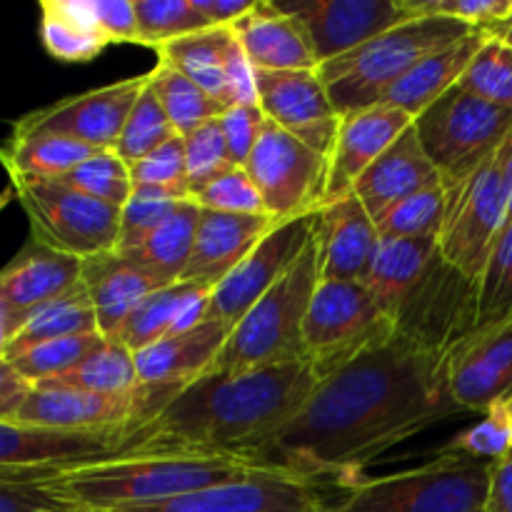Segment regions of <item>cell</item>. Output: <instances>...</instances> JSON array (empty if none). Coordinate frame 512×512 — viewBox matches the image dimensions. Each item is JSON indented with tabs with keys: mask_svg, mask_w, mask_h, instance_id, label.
<instances>
[{
	"mask_svg": "<svg viewBox=\"0 0 512 512\" xmlns=\"http://www.w3.org/2000/svg\"><path fill=\"white\" fill-rule=\"evenodd\" d=\"M448 353L395 320L385 338L318 380L258 463L348 490L370 463L460 413L448 393Z\"/></svg>",
	"mask_w": 512,
	"mask_h": 512,
	"instance_id": "obj_1",
	"label": "cell"
},
{
	"mask_svg": "<svg viewBox=\"0 0 512 512\" xmlns=\"http://www.w3.org/2000/svg\"><path fill=\"white\" fill-rule=\"evenodd\" d=\"M310 360L205 373L125 433L118 455H198L258 463L265 445L298 415L318 385Z\"/></svg>",
	"mask_w": 512,
	"mask_h": 512,
	"instance_id": "obj_2",
	"label": "cell"
},
{
	"mask_svg": "<svg viewBox=\"0 0 512 512\" xmlns=\"http://www.w3.org/2000/svg\"><path fill=\"white\" fill-rule=\"evenodd\" d=\"M258 468H263V463L243 458L113 455V458L75 465L53 478V483L75 508L105 512L183 498L198 490L245 478Z\"/></svg>",
	"mask_w": 512,
	"mask_h": 512,
	"instance_id": "obj_3",
	"label": "cell"
},
{
	"mask_svg": "<svg viewBox=\"0 0 512 512\" xmlns=\"http://www.w3.org/2000/svg\"><path fill=\"white\" fill-rule=\"evenodd\" d=\"M473 25L448 18H413L350 53L318 65L320 80L340 115L383 103L388 90L425 55L473 35Z\"/></svg>",
	"mask_w": 512,
	"mask_h": 512,
	"instance_id": "obj_4",
	"label": "cell"
},
{
	"mask_svg": "<svg viewBox=\"0 0 512 512\" xmlns=\"http://www.w3.org/2000/svg\"><path fill=\"white\" fill-rule=\"evenodd\" d=\"M318 283V243L313 235L293 268L230 330L208 373H245L303 360V325Z\"/></svg>",
	"mask_w": 512,
	"mask_h": 512,
	"instance_id": "obj_5",
	"label": "cell"
},
{
	"mask_svg": "<svg viewBox=\"0 0 512 512\" xmlns=\"http://www.w3.org/2000/svg\"><path fill=\"white\" fill-rule=\"evenodd\" d=\"M490 465L440 453L418 468L363 478L325 512H488Z\"/></svg>",
	"mask_w": 512,
	"mask_h": 512,
	"instance_id": "obj_6",
	"label": "cell"
},
{
	"mask_svg": "<svg viewBox=\"0 0 512 512\" xmlns=\"http://www.w3.org/2000/svg\"><path fill=\"white\" fill-rule=\"evenodd\" d=\"M15 200L30 220V238L58 253L88 260L118 250L120 210L58 178L8 175Z\"/></svg>",
	"mask_w": 512,
	"mask_h": 512,
	"instance_id": "obj_7",
	"label": "cell"
},
{
	"mask_svg": "<svg viewBox=\"0 0 512 512\" xmlns=\"http://www.w3.org/2000/svg\"><path fill=\"white\" fill-rule=\"evenodd\" d=\"M413 125L443 185H453L498 153L512 130V110L455 85Z\"/></svg>",
	"mask_w": 512,
	"mask_h": 512,
	"instance_id": "obj_8",
	"label": "cell"
},
{
	"mask_svg": "<svg viewBox=\"0 0 512 512\" xmlns=\"http://www.w3.org/2000/svg\"><path fill=\"white\" fill-rule=\"evenodd\" d=\"M395 328V315L363 283H318L303 325L305 360L325 378Z\"/></svg>",
	"mask_w": 512,
	"mask_h": 512,
	"instance_id": "obj_9",
	"label": "cell"
},
{
	"mask_svg": "<svg viewBox=\"0 0 512 512\" xmlns=\"http://www.w3.org/2000/svg\"><path fill=\"white\" fill-rule=\"evenodd\" d=\"M448 208H445L443 230L438 235L440 258L460 278L475 285L490 258V250L498 243L500 233L508 225V188L498 153L480 165L468 178L445 185Z\"/></svg>",
	"mask_w": 512,
	"mask_h": 512,
	"instance_id": "obj_10",
	"label": "cell"
},
{
	"mask_svg": "<svg viewBox=\"0 0 512 512\" xmlns=\"http://www.w3.org/2000/svg\"><path fill=\"white\" fill-rule=\"evenodd\" d=\"M245 170L258 188L265 213L278 223L313 215L328 203V155L268 118Z\"/></svg>",
	"mask_w": 512,
	"mask_h": 512,
	"instance_id": "obj_11",
	"label": "cell"
},
{
	"mask_svg": "<svg viewBox=\"0 0 512 512\" xmlns=\"http://www.w3.org/2000/svg\"><path fill=\"white\" fill-rule=\"evenodd\" d=\"M120 430H50L0 420V480H53L75 465L118 455Z\"/></svg>",
	"mask_w": 512,
	"mask_h": 512,
	"instance_id": "obj_12",
	"label": "cell"
},
{
	"mask_svg": "<svg viewBox=\"0 0 512 512\" xmlns=\"http://www.w3.org/2000/svg\"><path fill=\"white\" fill-rule=\"evenodd\" d=\"M318 213L303 218L283 220L275 225L253 253L228 275L220 285L210 290L205 318L233 330L245 313L293 268L315 235Z\"/></svg>",
	"mask_w": 512,
	"mask_h": 512,
	"instance_id": "obj_13",
	"label": "cell"
},
{
	"mask_svg": "<svg viewBox=\"0 0 512 512\" xmlns=\"http://www.w3.org/2000/svg\"><path fill=\"white\" fill-rule=\"evenodd\" d=\"M145 75L115 80L103 88L70 95L15 120L13 133H53L80 140L95 150H113L135 100L145 88Z\"/></svg>",
	"mask_w": 512,
	"mask_h": 512,
	"instance_id": "obj_14",
	"label": "cell"
},
{
	"mask_svg": "<svg viewBox=\"0 0 512 512\" xmlns=\"http://www.w3.org/2000/svg\"><path fill=\"white\" fill-rule=\"evenodd\" d=\"M328 503L313 483L270 465L215 488L198 490L158 505H130L105 512H325Z\"/></svg>",
	"mask_w": 512,
	"mask_h": 512,
	"instance_id": "obj_15",
	"label": "cell"
},
{
	"mask_svg": "<svg viewBox=\"0 0 512 512\" xmlns=\"http://www.w3.org/2000/svg\"><path fill=\"white\" fill-rule=\"evenodd\" d=\"M278 5L300 20L318 65L415 18L408 0H293Z\"/></svg>",
	"mask_w": 512,
	"mask_h": 512,
	"instance_id": "obj_16",
	"label": "cell"
},
{
	"mask_svg": "<svg viewBox=\"0 0 512 512\" xmlns=\"http://www.w3.org/2000/svg\"><path fill=\"white\" fill-rule=\"evenodd\" d=\"M258 105L268 120L323 155H333L343 115L318 70H253Z\"/></svg>",
	"mask_w": 512,
	"mask_h": 512,
	"instance_id": "obj_17",
	"label": "cell"
},
{
	"mask_svg": "<svg viewBox=\"0 0 512 512\" xmlns=\"http://www.w3.org/2000/svg\"><path fill=\"white\" fill-rule=\"evenodd\" d=\"M448 393L463 413L512 398V315L465 333L448 353Z\"/></svg>",
	"mask_w": 512,
	"mask_h": 512,
	"instance_id": "obj_18",
	"label": "cell"
},
{
	"mask_svg": "<svg viewBox=\"0 0 512 512\" xmlns=\"http://www.w3.org/2000/svg\"><path fill=\"white\" fill-rule=\"evenodd\" d=\"M80 275L83 260L30 238L0 270V315L8 335H13L35 310L73 290L80 283Z\"/></svg>",
	"mask_w": 512,
	"mask_h": 512,
	"instance_id": "obj_19",
	"label": "cell"
},
{
	"mask_svg": "<svg viewBox=\"0 0 512 512\" xmlns=\"http://www.w3.org/2000/svg\"><path fill=\"white\" fill-rule=\"evenodd\" d=\"M320 283H363L378 250V225L353 193L318 210L315 225Z\"/></svg>",
	"mask_w": 512,
	"mask_h": 512,
	"instance_id": "obj_20",
	"label": "cell"
},
{
	"mask_svg": "<svg viewBox=\"0 0 512 512\" xmlns=\"http://www.w3.org/2000/svg\"><path fill=\"white\" fill-rule=\"evenodd\" d=\"M278 225L268 213H200L193 255L185 268V283H198L213 290L223 283L255 245Z\"/></svg>",
	"mask_w": 512,
	"mask_h": 512,
	"instance_id": "obj_21",
	"label": "cell"
},
{
	"mask_svg": "<svg viewBox=\"0 0 512 512\" xmlns=\"http://www.w3.org/2000/svg\"><path fill=\"white\" fill-rule=\"evenodd\" d=\"M443 185L438 168L425 153L415 125H410L355 183L353 195L378 223L390 208L423 190Z\"/></svg>",
	"mask_w": 512,
	"mask_h": 512,
	"instance_id": "obj_22",
	"label": "cell"
},
{
	"mask_svg": "<svg viewBox=\"0 0 512 512\" xmlns=\"http://www.w3.org/2000/svg\"><path fill=\"white\" fill-rule=\"evenodd\" d=\"M413 125V118L390 105H373L345 115L330 155L328 203L353 193L360 175Z\"/></svg>",
	"mask_w": 512,
	"mask_h": 512,
	"instance_id": "obj_23",
	"label": "cell"
},
{
	"mask_svg": "<svg viewBox=\"0 0 512 512\" xmlns=\"http://www.w3.org/2000/svg\"><path fill=\"white\" fill-rule=\"evenodd\" d=\"M228 335L230 328L203 320L183 333H175L140 350L135 353L140 385L160 390L185 388L213 368Z\"/></svg>",
	"mask_w": 512,
	"mask_h": 512,
	"instance_id": "obj_24",
	"label": "cell"
},
{
	"mask_svg": "<svg viewBox=\"0 0 512 512\" xmlns=\"http://www.w3.org/2000/svg\"><path fill=\"white\" fill-rule=\"evenodd\" d=\"M230 30L253 70H318V58L300 20L273 0H258Z\"/></svg>",
	"mask_w": 512,
	"mask_h": 512,
	"instance_id": "obj_25",
	"label": "cell"
},
{
	"mask_svg": "<svg viewBox=\"0 0 512 512\" xmlns=\"http://www.w3.org/2000/svg\"><path fill=\"white\" fill-rule=\"evenodd\" d=\"M80 280L88 290L90 305H93L95 320H98V330L105 340L118 338L120 328L130 318V313L150 293L165 288L153 275L130 263L118 250L83 260Z\"/></svg>",
	"mask_w": 512,
	"mask_h": 512,
	"instance_id": "obj_26",
	"label": "cell"
},
{
	"mask_svg": "<svg viewBox=\"0 0 512 512\" xmlns=\"http://www.w3.org/2000/svg\"><path fill=\"white\" fill-rule=\"evenodd\" d=\"M208 298L210 288L198 283H185V280L158 288L130 313L115 340L125 345L130 353H140V350L150 348V345L160 343L170 335L183 333V330L203 323Z\"/></svg>",
	"mask_w": 512,
	"mask_h": 512,
	"instance_id": "obj_27",
	"label": "cell"
},
{
	"mask_svg": "<svg viewBox=\"0 0 512 512\" xmlns=\"http://www.w3.org/2000/svg\"><path fill=\"white\" fill-rule=\"evenodd\" d=\"M485 40H488V33L475 30L468 38L455 40V43L425 55L400 83H395L388 90L380 105L403 110L413 120L420 118L435 100L443 98L450 88L460 83V78L468 70V65L473 63L478 50L483 48Z\"/></svg>",
	"mask_w": 512,
	"mask_h": 512,
	"instance_id": "obj_28",
	"label": "cell"
},
{
	"mask_svg": "<svg viewBox=\"0 0 512 512\" xmlns=\"http://www.w3.org/2000/svg\"><path fill=\"white\" fill-rule=\"evenodd\" d=\"M438 260V238H385L378 243L363 285L395 315Z\"/></svg>",
	"mask_w": 512,
	"mask_h": 512,
	"instance_id": "obj_29",
	"label": "cell"
},
{
	"mask_svg": "<svg viewBox=\"0 0 512 512\" xmlns=\"http://www.w3.org/2000/svg\"><path fill=\"white\" fill-rule=\"evenodd\" d=\"M203 208L193 200H180L173 213L133 250H118L130 263L153 275L160 285H173L183 278L190 263Z\"/></svg>",
	"mask_w": 512,
	"mask_h": 512,
	"instance_id": "obj_30",
	"label": "cell"
},
{
	"mask_svg": "<svg viewBox=\"0 0 512 512\" xmlns=\"http://www.w3.org/2000/svg\"><path fill=\"white\" fill-rule=\"evenodd\" d=\"M230 45H233V30L208 28L160 45L155 55L160 63L170 65L200 85L223 108H230L228 75H225Z\"/></svg>",
	"mask_w": 512,
	"mask_h": 512,
	"instance_id": "obj_31",
	"label": "cell"
},
{
	"mask_svg": "<svg viewBox=\"0 0 512 512\" xmlns=\"http://www.w3.org/2000/svg\"><path fill=\"white\" fill-rule=\"evenodd\" d=\"M40 40L60 63H88L108 48L90 0H43Z\"/></svg>",
	"mask_w": 512,
	"mask_h": 512,
	"instance_id": "obj_32",
	"label": "cell"
},
{
	"mask_svg": "<svg viewBox=\"0 0 512 512\" xmlns=\"http://www.w3.org/2000/svg\"><path fill=\"white\" fill-rule=\"evenodd\" d=\"M98 150L80 140L53 133H10L0 143V165L8 175L63 178Z\"/></svg>",
	"mask_w": 512,
	"mask_h": 512,
	"instance_id": "obj_33",
	"label": "cell"
},
{
	"mask_svg": "<svg viewBox=\"0 0 512 512\" xmlns=\"http://www.w3.org/2000/svg\"><path fill=\"white\" fill-rule=\"evenodd\" d=\"M100 333L98 320H95V310L90 305L88 290H85L83 280L68 290L65 295L55 298L53 303L43 305L35 310L8 340V350H5V360L15 358V355L25 353V350L35 348L40 343H50V340L73 338V335H90Z\"/></svg>",
	"mask_w": 512,
	"mask_h": 512,
	"instance_id": "obj_34",
	"label": "cell"
},
{
	"mask_svg": "<svg viewBox=\"0 0 512 512\" xmlns=\"http://www.w3.org/2000/svg\"><path fill=\"white\" fill-rule=\"evenodd\" d=\"M43 385L88 390V393L100 395H128L143 388L138 380V368H135V353H130L118 340H105L70 373Z\"/></svg>",
	"mask_w": 512,
	"mask_h": 512,
	"instance_id": "obj_35",
	"label": "cell"
},
{
	"mask_svg": "<svg viewBox=\"0 0 512 512\" xmlns=\"http://www.w3.org/2000/svg\"><path fill=\"white\" fill-rule=\"evenodd\" d=\"M148 75V90L158 98L160 108L168 115L170 125L178 130V135L190 133L200 128L208 120H215L223 115V105L210 98L200 85L185 78L175 68L165 63H155V68Z\"/></svg>",
	"mask_w": 512,
	"mask_h": 512,
	"instance_id": "obj_36",
	"label": "cell"
},
{
	"mask_svg": "<svg viewBox=\"0 0 512 512\" xmlns=\"http://www.w3.org/2000/svg\"><path fill=\"white\" fill-rule=\"evenodd\" d=\"M475 293V328L498 323L512 315V220L500 233L490 250L483 273L473 285Z\"/></svg>",
	"mask_w": 512,
	"mask_h": 512,
	"instance_id": "obj_37",
	"label": "cell"
},
{
	"mask_svg": "<svg viewBox=\"0 0 512 512\" xmlns=\"http://www.w3.org/2000/svg\"><path fill=\"white\" fill-rule=\"evenodd\" d=\"M103 343L105 338L100 333L73 335V338H60L50 340V343L35 345V348L10 358L8 363L13 365L30 385H43L60 378V375L70 373L75 365L83 363V360Z\"/></svg>",
	"mask_w": 512,
	"mask_h": 512,
	"instance_id": "obj_38",
	"label": "cell"
},
{
	"mask_svg": "<svg viewBox=\"0 0 512 512\" xmlns=\"http://www.w3.org/2000/svg\"><path fill=\"white\" fill-rule=\"evenodd\" d=\"M138 45L158 50L170 40L200 33L213 25L200 15L193 0H135Z\"/></svg>",
	"mask_w": 512,
	"mask_h": 512,
	"instance_id": "obj_39",
	"label": "cell"
},
{
	"mask_svg": "<svg viewBox=\"0 0 512 512\" xmlns=\"http://www.w3.org/2000/svg\"><path fill=\"white\" fill-rule=\"evenodd\" d=\"M145 78H148V75H145ZM175 135H178V130L170 125L168 115L160 108L158 98L148 90V80H145L143 93L135 100L133 110H130L128 120H125L123 125V133H120L113 150L125 160V163L133 165L138 163L140 158L153 153V150H158L160 145L173 140Z\"/></svg>",
	"mask_w": 512,
	"mask_h": 512,
	"instance_id": "obj_40",
	"label": "cell"
},
{
	"mask_svg": "<svg viewBox=\"0 0 512 512\" xmlns=\"http://www.w3.org/2000/svg\"><path fill=\"white\" fill-rule=\"evenodd\" d=\"M63 183L73 185L80 193L100 200L113 208H123L133 195V178H130V165L120 158L115 150H98L90 155L85 163L63 175Z\"/></svg>",
	"mask_w": 512,
	"mask_h": 512,
	"instance_id": "obj_41",
	"label": "cell"
},
{
	"mask_svg": "<svg viewBox=\"0 0 512 512\" xmlns=\"http://www.w3.org/2000/svg\"><path fill=\"white\" fill-rule=\"evenodd\" d=\"M445 208H448V193L445 185L423 190L413 198L403 200L390 208L378 220V235L385 238H438L443 230Z\"/></svg>",
	"mask_w": 512,
	"mask_h": 512,
	"instance_id": "obj_42",
	"label": "cell"
},
{
	"mask_svg": "<svg viewBox=\"0 0 512 512\" xmlns=\"http://www.w3.org/2000/svg\"><path fill=\"white\" fill-rule=\"evenodd\" d=\"M443 453L498 463L512 455V398L500 400L483 413V420L455 435Z\"/></svg>",
	"mask_w": 512,
	"mask_h": 512,
	"instance_id": "obj_43",
	"label": "cell"
},
{
	"mask_svg": "<svg viewBox=\"0 0 512 512\" xmlns=\"http://www.w3.org/2000/svg\"><path fill=\"white\" fill-rule=\"evenodd\" d=\"M460 88L488 103L512 110V48L503 40L490 38L478 50L473 63L460 78Z\"/></svg>",
	"mask_w": 512,
	"mask_h": 512,
	"instance_id": "obj_44",
	"label": "cell"
},
{
	"mask_svg": "<svg viewBox=\"0 0 512 512\" xmlns=\"http://www.w3.org/2000/svg\"><path fill=\"white\" fill-rule=\"evenodd\" d=\"M130 178L133 188H153L165 190L180 200L190 198L188 185V165H185V148L183 135H175L158 150L140 158L138 163L130 165Z\"/></svg>",
	"mask_w": 512,
	"mask_h": 512,
	"instance_id": "obj_45",
	"label": "cell"
},
{
	"mask_svg": "<svg viewBox=\"0 0 512 512\" xmlns=\"http://www.w3.org/2000/svg\"><path fill=\"white\" fill-rule=\"evenodd\" d=\"M190 200L198 208L215 210V213H265L253 178L248 175V170L235 168V165H230L228 170L208 180L203 188L195 190Z\"/></svg>",
	"mask_w": 512,
	"mask_h": 512,
	"instance_id": "obj_46",
	"label": "cell"
},
{
	"mask_svg": "<svg viewBox=\"0 0 512 512\" xmlns=\"http://www.w3.org/2000/svg\"><path fill=\"white\" fill-rule=\"evenodd\" d=\"M180 198L153 188H133L128 203L120 208L118 250H133L168 218Z\"/></svg>",
	"mask_w": 512,
	"mask_h": 512,
	"instance_id": "obj_47",
	"label": "cell"
},
{
	"mask_svg": "<svg viewBox=\"0 0 512 512\" xmlns=\"http://www.w3.org/2000/svg\"><path fill=\"white\" fill-rule=\"evenodd\" d=\"M185 165H188V185L190 195L203 188L208 180L230 168L228 145H225L223 130H220L218 118L208 120L200 128L190 130L183 135Z\"/></svg>",
	"mask_w": 512,
	"mask_h": 512,
	"instance_id": "obj_48",
	"label": "cell"
},
{
	"mask_svg": "<svg viewBox=\"0 0 512 512\" xmlns=\"http://www.w3.org/2000/svg\"><path fill=\"white\" fill-rule=\"evenodd\" d=\"M408 8L415 18H448L488 30L510 13L512 0H408Z\"/></svg>",
	"mask_w": 512,
	"mask_h": 512,
	"instance_id": "obj_49",
	"label": "cell"
},
{
	"mask_svg": "<svg viewBox=\"0 0 512 512\" xmlns=\"http://www.w3.org/2000/svg\"><path fill=\"white\" fill-rule=\"evenodd\" d=\"M78 510L53 480H0V512Z\"/></svg>",
	"mask_w": 512,
	"mask_h": 512,
	"instance_id": "obj_50",
	"label": "cell"
},
{
	"mask_svg": "<svg viewBox=\"0 0 512 512\" xmlns=\"http://www.w3.org/2000/svg\"><path fill=\"white\" fill-rule=\"evenodd\" d=\"M218 123L220 130H223L225 145H228L230 165L245 168L265 125V115L260 105H233V108H225Z\"/></svg>",
	"mask_w": 512,
	"mask_h": 512,
	"instance_id": "obj_51",
	"label": "cell"
},
{
	"mask_svg": "<svg viewBox=\"0 0 512 512\" xmlns=\"http://www.w3.org/2000/svg\"><path fill=\"white\" fill-rule=\"evenodd\" d=\"M98 28L115 43H138V15H135V0H90Z\"/></svg>",
	"mask_w": 512,
	"mask_h": 512,
	"instance_id": "obj_52",
	"label": "cell"
},
{
	"mask_svg": "<svg viewBox=\"0 0 512 512\" xmlns=\"http://www.w3.org/2000/svg\"><path fill=\"white\" fill-rule=\"evenodd\" d=\"M33 385L8 363L0 360V420H15L20 408L28 400Z\"/></svg>",
	"mask_w": 512,
	"mask_h": 512,
	"instance_id": "obj_53",
	"label": "cell"
},
{
	"mask_svg": "<svg viewBox=\"0 0 512 512\" xmlns=\"http://www.w3.org/2000/svg\"><path fill=\"white\" fill-rule=\"evenodd\" d=\"M193 3L213 28H230L243 15H248L258 0H193Z\"/></svg>",
	"mask_w": 512,
	"mask_h": 512,
	"instance_id": "obj_54",
	"label": "cell"
},
{
	"mask_svg": "<svg viewBox=\"0 0 512 512\" xmlns=\"http://www.w3.org/2000/svg\"><path fill=\"white\" fill-rule=\"evenodd\" d=\"M488 512H512V455L490 465Z\"/></svg>",
	"mask_w": 512,
	"mask_h": 512,
	"instance_id": "obj_55",
	"label": "cell"
},
{
	"mask_svg": "<svg viewBox=\"0 0 512 512\" xmlns=\"http://www.w3.org/2000/svg\"><path fill=\"white\" fill-rule=\"evenodd\" d=\"M498 163H500V170H503L505 188H508V215L512 220V130L508 138H505V143L500 145Z\"/></svg>",
	"mask_w": 512,
	"mask_h": 512,
	"instance_id": "obj_56",
	"label": "cell"
},
{
	"mask_svg": "<svg viewBox=\"0 0 512 512\" xmlns=\"http://www.w3.org/2000/svg\"><path fill=\"white\" fill-rule=\"evenodd\" d=\"M485 33H488L490 38L503 40L505 45H510V48H512V10H510L508 15H505L503 20H498V23L490 25V28L485 30Z\"/></svg>",
	"mask_w": 512,
	"mask_h": 512,
	"instance_id": "obj_57",
	"label": "cell"
},
{
	"mask_svg": "<svg viewBox=\"0 0 512 512\" xmlns=\"http://www.w3.org/2000/svg\"><path fill=\"white\" fill-rule=\"evenodd\" d=\"M8 328H5V320L3 315H0V360L5 358V350H8Z\"/></svg>",
	"mask_w": 512,
	"mask_h": 512,
	"instance_id": "obj_58",
	"label": "cell"
},
{
	"mask_svg": "<svg viewBox=\"0 0 512 512\" xmlns=\"http://www.w3.org/2000/svg\"><path fill=\"white\" fill-rule=\"evenodd\" d=\"M13 200H15V193H13V188H10V185H8V188H5L3 193H0V215H3V210L8 208V205L13 203Z\"/></svg>",
	"mask_w": 512,
	"mask_h": 512,
	"instance_id": "obj_59",
	"label": "cell"
},
{
	"mask_svg": "<svg viewBox=\"0 0 512 512\" xmlns=\"http://www.w3.org/2000/svg\"><path fill=\"white\" fill-rule=\"evenodd\" d=\"M68 512H93V510H80V508H78V510H68Z\"/></svg>",
	"mask_w": 512,
	"mask_h": 512,
	"instance_id": "obj_60",
	"label": "cell"
}]
</instances>
